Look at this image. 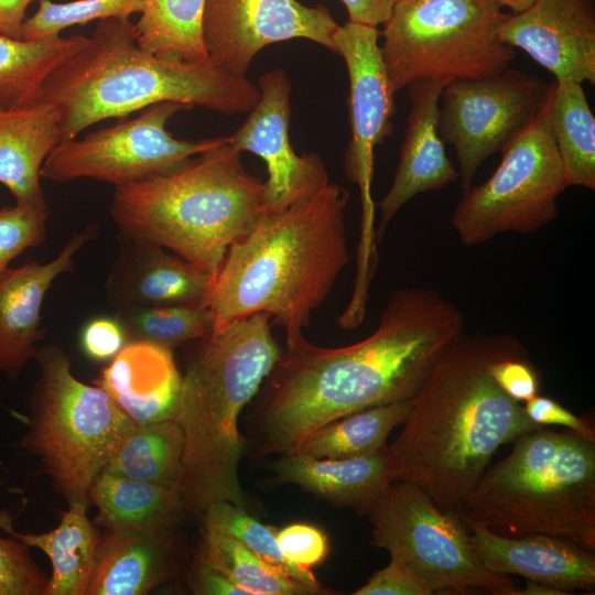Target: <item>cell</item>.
Returning <instances> with one entry per match:
<instances>
[{
	"label": "cell",
	"instance_id": "1",
	"mask_svg": "<svg viewBox=\"0 0 595 595\" xmlns=\"http://www.w3.org/2000/svg\"><path fill=\"white\" fill-rule=\"evenodd\" d=\"M458 306L432 288L397 289L377 328L343 347L305 337L282 350L255 412L259 456L294 453L323 426L354 412L412 399L464 332Z\"/></svg>",
	"mask_w": 595,
	"mask_h": 595
},
{
	"label": "cell",
	"instance_id": "2",
	"mask_svg": "<svg viewBox=\"0 0 595 595\" xmlns=\"http://www.w3.org/2000/svg\"><path fill=\"white\" fill-rule=\"evenodd\" d=\"M526 351L509 334L463 332L440 356L387 445L391 482L414 485L457 513L495 452L542 428L489 372L496 360Z\"/></svg>",
	"mask_w": 595,
	"mask_h": 595
},
{
	"label": "cell",
	"instance_id": "3",
	"mask_svg": "<svg viewBox=\"0 0 595 595\" xmlns=\"http://www.w3.org/2000/svg\"><path fill=\"white\" fill-rule=\"evenodd\" d=\"M349 194L328 183L314 195L268 214L231 245L206 303L215 327L267 314L286 347L304 338L312 313L349 261L345 210Z\"/></svg>",
	"mask_w": 595,
	"mask_h": 595
},
{
	"label": "cell",
	"instance_id": "4",
	"mask_svg": "<svg viewBox=\"0 0 595 595\" xmlns=\"http://www.w3.org/2000/svg\"><path fill=\"white\" fill-rule=\"evenodd\" d=\"M42 99L58 109L64 141L160 102L249 112L259 89L210 58L172 61L150 53L137 43L130 19H107L97 21L87 42L47 76Z\"/></svg>",
	"mask_w": 595,
	"mask_h": 595
},
{
	"label": "cell",
	"instance_id": "5",
	"mask_svg": "<svg viewBox=\"0 0 595 595\" xmlns=\"http://www.w3.org/2000/svg\"><path fill=\"white\" fill-rule=\"evenodd\" d=\"M271 328V318L262 313L215 327L182 377L176 421L184 450L178 489L186 509L204 513L220 501L245 508L239 416L282 353Z\"/></svg>",
	"mask_w": 595,
	"mask_h": 595
},
{
	"label": "cell",
	"instance_id": "6",
	"mask_svg": "<svg viewBox=\"0 0 595 595\" xmlns=\"http://www.w3.org/2000/svg\"><path fill=\"white\" fill-rule=\"evenodd\" d=\"M269 214L264 182L228 140L180 167L115 187L119 234L156 244L216 277L232 244Z\"/></svg>",
	"mask_w": 595,
	"mask_h": 595
},
{
	"label": "cell",
	"instance_id": "7",
	"mask_svg": "<svg viewBox=\"0 0 595 595\" xmlns=\"http://www.w3.org/2000/svg\"><path fill=\"white\" fill-rule=\"evenodd\" d=\"M484 470L457 515L508 537L540 533L595 551V442L537 429Z\"/></svg>",
	"mask_w": 595,
	"mask_h": 595
},
{
	"label": "cell",
	"instance_id": "8",
	"mask_svg": "<svg viewBox=\"0 0 595 595\" xmlns=\"http://www.w3.org/2000/svg\"><path fill=\"white\" fill-rule=\"evenodd\" d=\"M40 376L30 399L22 448L35 455L68 502H89L88 493L136 423L98 386L78 380L57 345L37 348Z\"/></svg>",
	"mask_w": 595,
	"mask_h": 595
},
{
	"label": "cell",
	"instance_id": "9",
	"mask_svg": "<svg viewBox=\"0 0 595 595\" xmlns=\"http://www.w3.org/2000/svg\"><path fill=\"white\" fill-rule=\"evenodd\" d=\"M508 14L491 0H398L380 33L393 93L418 80L448 84L505 71L516 55L498 36Z\"/></svg>",
	"mask_w": 595,
	"mask_h": 595
},
{
	"label": "cell",
	"instance_id": "10",
	"mask_svg": "<svg viewBox=\"0 0 595 595\" xmlns=\"http://www.w3.org/2000/svg\"><path fill=\"white\" fill-rule=\"evenodd\" d=\"M367 516L371 544L407 565L432 594L517 595L508 575L483 565L459 516L416 486L392 482Z\"/></svg>",
	"mask_w": 595,
	"mask_h": 595
},
{
	"label": "cell",
	"instance_id": "11",
	"mask_svg": "<svg viewBox=\"0 0 595 595\" xmlns=\"http://www.w3.org/2000/svg\"><path fill=\"white\" fill-rule=\"evenodd\" d=\"M495 172L463 193L451 224L467 247L500 234H532L559 214L567 187L545 104L538 117L502 152Z\"/></svg>",
	"mask_w": 595,
	"mask_h": 595
},
{
	"label": "cell",
	"instance_id": "12",
	"mask_svg": "<svg viewBox=\"0 0 595 595\" xmlns=\"http://www.w3.org/2000/svg\"><path fill=\"white\" fill-rule=\"evenodd\" d=\"M187 109L177 102H160L134 118H120L83 138L64 140L45 159L41 177L60 183L93 178L117 187L171 172L228 140L215 137L191 141L172 134L169 120Z\"/></svg>",
	"mask_w": 595,
	"mask_h": 595
},
{
	"label": "cell",
	"instance_id": "13",
	"mask_svg": "<svg viewBox=\"0 0 595 595\" xmlns=\"http://www.w3.org/2000/svg\"><path fill=\"white\" fill-rule=\"evenodd\" d=\"M550 85L507 67L496 75L444 86L437 130L443 142L455 150L463 193L473 185L482 164L502 152L538 117L548 101Z\"/></svg>",
	"mask_w": 595,
	"mask_h": 595
},
{
	"label": "cell",
	"instance_id": "14",
	"mask_svg": "<svg viewBox=\"0 0 595 595\" xmlns=\"http://www.w3.org/2000/svg\"><path fill=\"white\" fill-rule=\"evenodd\" d=\"M339 24L322 6L298 0H205L202 36L208 57L237 76L259 51L294 39L310 40L334 53Z\"/></svg>",
	"mask_w": 595,
	"mask_h": 595
},
{
	"label": "cell",
	"instance_id": "15",
	"mask_svg": "<svg viewBox=\"0 0 595 595\" xmlns=\"http://www.w3.org/2000/svg\"><path fill=\"white\" fill-rule=\"evenodd\" d=\"M378 28L347 22L334 34L336 53L346 64L349 80L350 140L344 154L347 178L360 188L364 229L372 230L371 178L374 151L392 133L394 93L378 44Z\"/></svg>",
	"mask_w": 595,
	"mask_h": 595
},
{
	"label": "cell",
	"instance_id": "16",
	"mask_svg": "<svg viewBox=\"0 0 595 595\" xmlns=\"http://www.w3.org/2000/svg\"><path fill=\"white\" fill-rule=\"evenodd\" d=\"M259 99L237 131L228 136L238 152L260 156L266 165V203L269 214L307 198L329 183L322 158L316 153L299 155L290 142L291 83L283 69L262 74Z\"/></svg>",
	"mask_w": 595,
	"mask_h": 595
},
{
	"label": "cell",
	"instance_id": "17",
	"mask_svg": "<svg viewBox=\"0 0 595 595\" xmlns=\"http://www.w3.org/2000/svg\"><path fill=\"white\" fill-rule=\"evenodd\" d=\"M498 36L549 71L554 82L595 84V0H533L508 14Z\"/></svg>",
	"mask_w": 595,
	"mask_h": 595
},
{
	"label": "cell",
	"instance_id": "18",
	"mask_svg": "<svg viewBox=\"0 0 595 595\" xmlns=\"http://www.w3.org/2000/svg\"><path fill=\"white\" fill-rule=\"evenodd\" d=\"M118 236V255L106 281L107 298L117 311L206 306L210 274L156 244Z\"/></svg>",
	"mask_w": 595,
	"mask_h": 595
},
{
	"label": "cell",
	"instance_id": "19",
	"mask_svg": "<svg viewBox=\"0 0 595 595\" xmlns=\"http://www.w3.org/2000/svg\"><path fill=\"white\" fill-rule=\"evenodd\" d=\"M97 235L93 224L72 235L60 253L45 263L28 261L0 274V372L17 377L35 358L45 336L41 310L53 282L74 269V258Z\"/></svg>",
	"mask_w": 595,
	"mask_h": 595
},
{
	"label": "cell",
	"instance_id": "20",
	"mask_svg": "<svg viewBox=\"0 0 595 595\" xmlns=\"http://www.w3.org/2000/svg\"><path fill=\"white\" fill-rule=\"evenodd\" d=\"M469 542L490 572L517 574L567 594L595 585V554L571 540L540 533L501 536L478 523H467Z\"/></svg>",
	"mask_w": 595,
	"mask_h": 595
},
{
	"label": "cell",
	"instance_id": "21",
	"mask_svg": "<svg viewBox=\"0 0 595 595\" xmlns=\"http://www.w3.org/2000/svg\"><path fill=\"white\" fill-rule=\"evenodd\" d=\"M445 85L426 79L407 87L411 109L391 186L379 203L376 241L381 240L392 218L413 197L443 190L459 178L437 130L439 99Z\"/></svg>",
	"mask_w": 595,
	"mask_h": 595
},
{
	"label": "cell",
	"instance_id": "22",
	"mask_svg": "<svg viewBox=\"0 0 595 595\" xmlns=\"http://www.w3.org/2000/svg\"><path fill=\"white\" fill-rule=\"evenodd\" d=\"M94 383L136 424L177 418L182 376L172 349L147 342H127Z\"/></svg>",
	"mask_w": 595,
	"mask_h": 595
},
{
	"label": "cell",
	"instance_id": "23",
	"mask_svg": "<svg viewBox=\"0 0 595 595\" xmlns=\"http://www.w3.org/2000/svg\"><path fill=\"white\" fill-rule=\"evenodd\" d=\"M277 484H292L338 508L365 516L392 483L387 446L351 458H316L300 452L269 463Z\"/></svg>",
	"mask_w": 595,
	"mask_h": 595
},
{
	"label": "cell",
	"instance_id": "24",
	"mask_svg": "<svg viewBox=\"0 0 595 595\" xmlns=\"http://www.w3.org/2000/svg\"><path fill=\"white\" fill-rule=\"evenodd\" d=\"M62 141L61 115L52 102L8 107L0 101V183L15 203L47 205L41 167Z\"/></svg>",
	"mask_w": 595,
	"mask_h": 595
},
{
	"label": "cell",
	"instance_id": "25",
	"mask_svg": "<svg viewBox=\"0 0 595 595\" xmlns=\"http://www.w3.org/2000/svg\"><path fill=\"white\" fill-rule=\"evenodd\" d=\"M174 566L172 534L110 531L99 539L86 595H144Z\"/></svg>",
	"mask_w": 595,
	"mask_h": 595
},
{
	"label": "cell",
	"instance_id": "26",
	"mask_svg": "<svg viewBox=\"0 0 595 595\" xmlns=\"http://www.w3.org/2000/svg\"><path fill=\"white\" fill-rule=\"evenodd\" d=\"M88 499L98 509L97 521L110 531L172 534L186 509L177 486L107 470L93 482Z\"/></svg>",
	"mask_w": 595,
	"mask_h": 595
},
{
	"label": "cell",
	"instance_id": "27",
	"mask_svg": "<svg viewBox=\"0 0 595 595\" xmlns=\"http://www.w3.org/2000/svg\"><path fill=\"white\" fill-rule=\"evenodd\" d=\"M61 515L60 524L45 533H21L11 518L0 512V529L29 548L42 550L51 560L52 575L44 595H86L99 537L87 518V502L74 500Z\"/></svg>",
	"mask_w": 595,
	"mask_h": 595
},
{
	"label": "cell",
	"instance_id": "28",
	"mask_svg": "<svg viewBox=\"0 0 595 595\" xmlns=\"http://www.w3.org/2000/svg\"><path fill=\"white\" fill-rule=\"evenodd\" d=\"M88 40V36L12 39L0 34V101L21 107L42 99L47 76Z\"/></svg>",
	"mask_w": 595,
	"mask_h": 595
},
{
	"label": "cell",
	"instance_id": "29",
	"mask_svg": "<svg viewBox=\"0 0 595 595\" xmlns=\"http://www.w3.org/2000/svg\"><path fill=\"white\" fill-rule=\"evenodd\" d=\"M566 187L595 190V118L582 84L554 82L547 101Z\"/></svg>",
	"mask_w": 595,
	"mask_h": 595
},
{
	"label": "cell",
	"instance_id": "30",
	"mask_svg": "<svg viewBox=\"0 0 595 595\" xmlns=\"http://www.w3.org/2000/svg\"><path fill=\"white\" fill-rule=\"evenodd\" d=\"M412 399L343 416L309 436L296 452L316 458H351L379 452L387 446L392 430L407 419Z\"/></svg>",
	"mask_w": 595,
	"mask_h": 595
},
{
	"label": "cell",
	"instance_id": "31",
	"mask_svg": "<svg viewBox=\"0 0 595 595\" xmlns=\"http://www.w3.org/2000/svg\"><path fill=\"white\" fill-rule=\"evenodd\" d=\"M205 0H142L134 23L143 50L172 61L208 60L202 36Z\"/></svg>",
	"mask_w": 595,
	"mask_h": 595
},
{
	"label": "cell",
	"instance_id": "32",
	"mask_svg": "<svg viewBox=\"0 0 595 595\" xmlns=\"http://www.w3.org/2000/svg\"><path fill=\"white\" fill-rule=\"evenodd\" d=\"M184 435L176 420L136 424L105 470L178 487Z\"/></svg>",
	"mask_w": 595,
	"mask_h": 595
},
{
	"label": "cell",
	"instance_id": "33",
	"mask_svg": "<svg viewBox=\"0 0 595 595\" xmlns=\"http://www.w3.org/2000/svg\"><path fill=\"white\" fill-rule=\"evenodd\" d=\"M199 561L249 595H314L306 586L267 565L238 540L205 529Z\"/></svg>",
	"mask_w": 595,
	"mask_h": 595
},
{
	"label": "cell",
	"instance_id": "34",
	"mask_svg": "<svg viewBox=\"0 0 595 595\" xmlns=\"http://www.w3.org/2000/svg\"><path fill=\"white\" fill-rule=\"evenodd\" d=\"M203 516L205 529L238 540L267 565L306 586L313 594L329 593L313 571L301 570L285 558L277 540V530L251 517L244 507L220 501L209 506Z\"/></svg>",
	"mask_w": 595,
	"mask_h": 595
},
{
	"label": "cell",
	"instance_id": "35",
	"mask_svg": "<svg viewBox=\"0 0 595 595\" xmlns=\"http://www.w3.org/2000/svg\"><path fill=\"white\" fill-rule=\"evenodd\" d=\"M127 342L140 340L169 349L205 338L215 326L208 306H153L118 310Z\"/></svg>",
	"mask_w": 595,
	"mask_h": 595
},
{
	"label": "cell",
	"instance_id": "36",
	"mask_svg": "<svg viewBox=\"0 0 595 595\" xmlns=\"http://www.w3.org/2000/svg\"><path fill=\"white\" fill-rule=\"evenodd\" d=\"M142 0H42L36 11L25 19L22 39L32 41L60 35L73 25L107 19H130L140 13Z\"/></svg>",
	"mask_w": 595,
	"mask_h": 595
},
{
	"label": "cell",
	"instance_id": "37",
	"mask_svg": "<svg viewBox=\"0 0 595 595\" xmlns=\"http://www.w3.org/2000/svg\"><path fill=\"white\" fill-rule=\"evenodd\" d=\"M47 205L15 203L0 208V274L24 250L46 238Z\"/></svg>",
	"mask_w": 595,
	"mask_h": 595
},
{
	"label": "cell",
	"instance_id": "38",
	"mask_svg": "<svg viewBox=\"0 0 595 595\" xmlns=\"http://www.w3.org/2000/svg\"><path fill=\"white\" fill-rule=\"evenodd\" d=\"M47 580L26 544L0 537V595H44Z\"/></svg>",
	"mask_w": 595,
	"mask_h": 595
},
{
	"label": "cell",
	"instance_id": "39",
	"mask_svg": "<svg viewBox=\"0 0 595 595\" xmlns=\"http://www.w3.org/2000/svg\"><path fill=\"white\" fill-rule=\"evenodd\" d=\"M277 540L285 558L304 571L322 564L329 550L325 532L310 523L298 522L277 530Z\"/></svg>",
	"mask_w": 595,
	"mask_h": 595
},
{
	"label": "cell",
	"instance_id": "40",
	"mask_svg": "<svg viewBox=\"0 0 595 595\" xmlns=\"http://www.w3.org/2000/svg\"><path fill=\"white\" fill-rule=\"evenodd\" d=\"M489 372L495 382L518 402H527L539 393L540 377L528 351L496 360Z\"/></svg>",
	"mask_w": 595,
	"mask_h": 595
},
{
	"label": "cell",
	"instance_id": "41",
	"mask_svg": "<svg viewBox=\"0 0 595 595\" xmlns=\"http://www.w3.org/2000/svg\"><path fill=\"white\" fill-rule=\"evenodd\" d=\"M354 595H431L429 586L407 565L390 559Z\"/></svg>",
	"mask_w": 595,
	"mask_h": 595
},
{
	"label": "cell",
	"instance_id": "42",
	"mask_svg": "<svg viewBox=\"0 0 595 595\" xmlns=\"http://www.w3.org/2000/svg\"><path fill=\"white\" fill-rule=\"evenodd\" d=\"M80 343L90 359L108 361L123 348L127 337L118 318L97 317L83 328Z\"/></svg>",
	"mask_w": 595,
	"mask_h": 595
},
{
	"label": "cell",
	"instance_id": "43",
	"mask_svg": "<svg viewBox=\"0 0 595 595\" xmlns=\"http://www.w3.org/2000/svg\"><path fill=\"white\" fill-rule=\"evenodd\" d=\"M523 409L527 415L539 425H561L595 442V430L591 421L573 414L550 398L537 394L526 402Z\"/></svg>",
	"mask_w": 595,
	"mask_h": 595
},
{
	"label": "cell",
	"instance_id": "44",
	"mask_svg": "<svg viewBox=\"0 0 595 595\" xmlns=\"http://www.w3.org/2000/svg\"><path fill=\"white\" fill-rule=\"evenodd\" d=\"M192 586L195 594L203 595H249L245 589L234 584L228 577L199 561L193 577Z\"/></svg>",
	"mask_w": 595,
	"mask_h": 595
},
{
	"label": "cell",
	"instance_id": "45",
	"mask_svg": "<svg viewBox=\"0 0 595 595\" xmlns=\"http://www.w3.org/2000/svg\"><path fill=\"white\" fill-rule=\"evenodd\" d=\"M348 21L378 28L388 19L398 0H340Z\"/></svg>",
	"mask_w": 595,
	"mask_h": 595
},
{
	"label": "cell",
	"instance_id": "46",
	"mask_svg": "<svg viewBox=\"0 0 595 595\" xmlns=\"http://www.w3.org/2000/svg\"><path fill=\"white\" fill-rule=\"evenodd\" d=\"M42 0H0V34L22 39L26 9L32 2Z\"/></svg>",
	"mask_w": 595,
	"mask_h": 595
},
{
	"label": "cell",
	"instance_id": "47",
	"mask_svg": "<svg viewBox=\"0 0 595 595\" xmlns=\"http://www.w3.org/2000/svg\"><path fill=\"white\" fill-rule=\"evenodd\" d=\"M496 4H498L500 8H507L511 12L510 13H517L526 8H528L533 0H491Z\"/></svg>",
	"mask_w": 595,
	"mask_h": 595
}]
</instances>
